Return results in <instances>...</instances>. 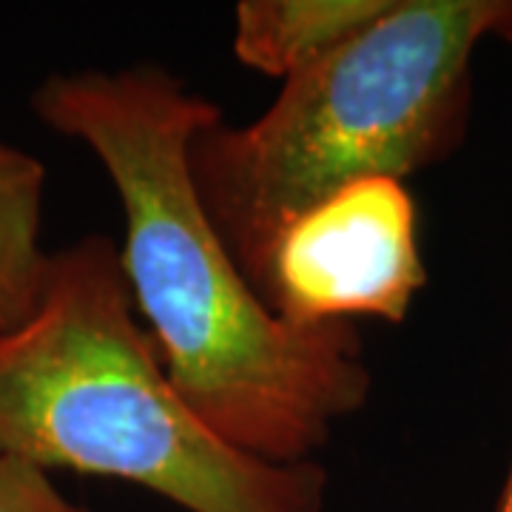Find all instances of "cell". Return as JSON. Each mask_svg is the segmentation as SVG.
I'll use <instances>...</instances> for the list:
<instances>
[{
	"mask_svg": "<svg viewBox=\"0 0 512 512\" xmlns=\"http://www.w3.org/2000/svg\"><path fill=\"white\" fill-rule=\"evenodd\" d=\"M32 109L83 140L123 205L134 308L185 404L242 453L299 464L370 396L350 322L296 325L248 285L191 180L188 148L222 109L160 66L55 74Z\"/></svg>",
	"mask_w": 512,
	"mask_h": 512,
	"instance_id": "1",
	"label": "cell"
},
{
	"mask_svg": "<svg viewBox=\"0 0 512 512\" xmlns=\"http://www.w3.org/2000/svg\"><path fill=\"white\" fill-rule=\"evenodd\" d=\"M0 447L46 473L123 478L188 512H322L328 495L319 461L242 453L185 404L109 237L49 254L35 313L0 333Z\"/></svg>",
	"mask_w": 512,
	"mask_h": 512,
	"instance_id": "2",
	"label": "cell"
},
{
	"mask_svg": "<svg viewBox=\"0 0 512 512\" xmlns=\"http://www.w3.org/2000/svg\"><path fill=\"white\" fill-rule=\"evenodd\" d=\"M495 15L498 0H393L291 74L259 120L197 131L191 180L251 288L279 231L311 205L370 177L404 183L461 146L473 52Z\"/></svg>",
	"mask_w": 512,
	"mask_h": 512,
	"instance_id": "3",
	"label": "cell"
},
{
	"mask_svg": "<svg viewBox=\"0 0 512 512\" xmlns=\"http://www.w3.org/2000/svg\"><path fill=\"white\" fill-rule=\"evenodd\" d=\"M427 285L416 202L402 180L370 177L291 220L256 276V296L296 325L373 316L404 322Z\"/></svg>",
	"mask_w": 512,
	"mask_h": 512,
	"instance_id": "4",
	"label": "cell"
},
{
	"mask_svg": "<svg viewBox=\"0 0 512 512\" xmlns=\"http://www.w3.org/2000/svg\"><path fill=\"white\" fill-rule=\"evenodd\" d=\"M390 6L393 0H242L234 55L248 69L288 80L362 35Z\"/></svg>",
	"mask_w": 512,
	"mask_h": 512,
	"instance_id": "5",
	"label": "cell"
},
{
	"mask_svg": "<svg viewBox=\"0 0 512 512\" xmlns=\"http://www.w3.org/2000/svg\"><path fill=\"white\" fill-rule=\"evenodd\" d=\"M43 163L0 143V333L20 328L37 308L49 254L40 248Z\"/></svg>",
	"mask_w": 512,
	"mask_h": 512,
	"instance_id": "6",
	"label": "cell"
},
{
	"mask_svg": "<svg viewBox=\"0 0 512 512\" xmlns=\"http://www.w3.org/2000/svg\"><path fill=\"white\" fill-rule=\"evenodd\" d=\"M0 512H89L57 493L35 461L0 447Z\"/></svg>",
	"mask_w": 512,
	"mask_h": 512,
	"instance_id": "7",
	"label": "cell"
},
{
	"mask_svg": "<svg viewBox=\"0 0 512 512\" xmlns=\"http://www.w3.org/2000/svg\"><path fill=\"white\" fill-rule=\"evenodd\" d=\"M490 35L501 37L512 46V0H498V15H495Z\"/></svg>",
	"mask_w": 512,
	"mask_h": 512,
	"instance_id": "8",
	"label": "cell"
},
{
	"mask_svg": "<svg viewBox=\"0 0 512 512\" xmlns=\"http://www.w3.org/2000/svg\"><path fill=\"white\" fill-rule=\"evenodd\" d=\"M498 512H512V461L507 481H504V493H501V501H498Z\"/></svg>",
	"mask_w": 512,
	"mask_h": 512,
	"instance_id": "9",
	"label": "cell"
}]
</instances>
